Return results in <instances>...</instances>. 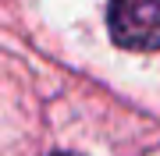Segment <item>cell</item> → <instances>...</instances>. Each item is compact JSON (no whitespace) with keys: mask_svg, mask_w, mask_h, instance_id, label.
Returning a JSON list of instances; mask_svg holds the SVG:
<instances>
[{"mask_svg":"<svg viewBox=\"0 0 160 156\" xmlns=\"http://www.w3.org/2000/svg\"><path fill=\"white\" fill-rule=\"evenodd\" d=\"M110 39L125 50H160V0H110Z\"/></svg>","mask_w":160,"mask_h":156,"instance_id":"1","label":"cell"},{"mask_svg":"<svg viewBox=\"0 0 160 156\" xmlns=\"http://www.w3.org/2000/svg\"><path fill=\"white\" fill-rule=\"evenodd\" d=\"M57 156H71V153H57Z\"/></svg>","mask_w":160,"mask_h":156,"instance_id":"2","label":"cell"}]
</instances>
